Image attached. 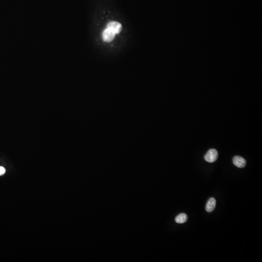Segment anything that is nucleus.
<instances>
[{
    "instance_id": "nucleus-1",
    "label": "nucleus",
    "mask_w": 262,
    "mask_h": 262,
    "mask_svg": "<svg viewBox=\"0 0 262 262\" xmlns=\"http://www.w3.org/2000/svg\"><path fill=\"white\" fill-rule=\"evenodd\" d=\"M218 158V152L215 149H210L207 152L205 156L204 159L207 162H215Z\"/></svg>"
},
{
    "instance_id": "nucleus-2",
    "label": "nucleus",
    "mask_w": 262,
    "mask_h": 262,
    "mask_svg": "<svg viewBox=\"0 0 262 262\" xmlns=\"http://www.w3.org/2000/svg\"><path fill=\"white\" fill-rule=\"evenodd\" d=\"M115 35L116 34L111 30L107 28L103 31L102 34L103 40L106 42H110L114 39Z\"/></svg>"
},
{
    "instance_id": "nucleus-3",
    "label": "nucleus",
    "mask_w": 262,
    "mask_h": 262,
    "mask_svg": "<svg viewBox=\"0 0 262 262\" xmlns=\"http://www.w3.org/2000/svg\"><path fill=\"white\" fill-rule=\"evenodd\" d=\"M107 28L111 30L115 34H119L122 30V25L117 22H111L107 24Z\"/></svg>"
},
{
    "instance_id": "nucleus-4",
    "label": "nucleus",
    "mask_w": 262,
    "mask_h": 262,
    "mask_svg": "<svg viewBox=\"0 0 262 262\" xmlns=\"http://www.w3.org/2000/svg\"><path fill=\"white\" fill-rule=\"evenodd\" d=\"M233 162L234 165L239 168H243L246 165V160L239 156H234L233 158Z\"/></svg>"
},
{
    "instance_id": "nucleus-5",
    "label": "nucleus",
    "mask_w": 262,
    "mask_h": 262,
    "mask_svg": "<svg viewBox=\"0 0 262 262\" xmlns=\"http://www.w3.org/2000/svg\"><path fill=\"white\" fill-rule=\"evenodd\" d=\"M216 205V200L214 198H210L207 202L205 206V209L207 212H212L214 211Z\"/></svg>"
},
{
    "instance_id": "nucleus-6",
    "label": "nucleus",
    "mask_w": 262,
    "mask_h": 262,
    "mask_svg": "<svg viewBox=\"0 0 262 262\" xmlns=\"http://www.w3.org/2000/svg\"><path fill=\"white\" fill-rule=\"evenodd\" d=\"M188 218V215H186V214L185 213H181V214H179V215H178L175 218V220L177 223L182 224V223L186 222L187 221Z\"/></svg>"
},
{
    "instance_id": "nucleus-7",
    "label": "nucleus",
    "mask_w": 262,
    "mask_h": 262,
    "mask_svg": "<svg viewBox=\"0 0 262 262\" xmlns=\"http://www.w3.org/2000/svg\"><path fill=\"white\" fill-rule=\"evenodd\" d=\"M6 172V170L5 169V167L0 166V176L3 175Z\"/></svg>"
}]
</instances>
